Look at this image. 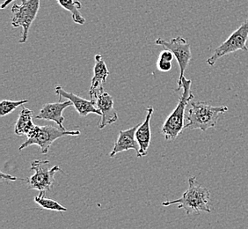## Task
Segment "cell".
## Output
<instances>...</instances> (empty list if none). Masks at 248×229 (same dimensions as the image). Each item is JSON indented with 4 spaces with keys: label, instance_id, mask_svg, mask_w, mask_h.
Wrapping results in <instances>:
<instances>
[{
    "label": "cell",
    "instance_id": "21",
    "mask_svg": "<svg viewBox=\"0 0 248 229\" xmlns=\"http://www.w3.org/2000/svg\"><path fill=\"white\" fill-rule=\"evenodd\" d=\"M0 178L3 180V181H27V178L26 179H21V178H18V177H13L11 175L8 174H5V173H1L0 174Z\"/></svg>",
    "mask_w": 248,
    "mask_h": 229
},
{
    "label": "cell",
    "instance_id": "9",
    "mask_svg": "<svg viewBox=\"0 0 248 229\" xmlns=\"http://www.w3.org/2000/svg\"><path fill=\"white\" fill-rule=\"evenodd\" d=\"M94 101L97 109L100 110L101 113V120L98 124L99 129H104L106 126L117 122L118 114L114 108L113 97L110 96L108 93L102 91L97 96Z\"/></svg>",
    "mask_w": 248,
    "mask_h": 229
},
{
    "label": "cell",
    "instance_id": "16",
    "mask_svg": "<svg viewBox=\"0 0 248 229\" xmlns=\"http://www.w3.org/2000/svg\"><path fill=\"white\" fill-rule=\"evenodd\" d=\"M58 4L62 6L63 9L67 10L71 13L73 21L78 25H84L86 23V19L81 15L79 10L82 8L81 2L78 0H57Z\"/></svg>",
    "mask_w": 248,
    "mask_h": 229
},
{
    "label": "cell",
    "instance_id": "3",
    "mask_svg": "<svg viewBox=\"0 0 248 229\" xmlns=\"http://www.w3.org/2000/svg\"><path fill=\"white\" fill-rule=\"evenodd\" d=\"M191 84L192 82L190 80H186L185 77L183 78L182 83L183 92L178 105L163 124L162 132L167 141L175 140L178 136L182 133V131L185 129V110L188 102L195 98L191 92Z\"/></svg>",
    "mask_w": 248,
    "mask_h": 229
},
{
    "label": "cell",
    "instance_id": "5",
    "mask_svg": "<svg viewBox=\"0 0 248 229\" xmlns=\"http://www.w3.org/2000/svg\"><path fill=\"white\" fill-rule=\"evenodd\" d=\"M41 0H21V4H15L12 7V26L22 29V36L19 43H25L29 38V29L36 18L40 9Z\"/></svg>",
    "mask_w": 248,
    "mask_h": 229
},
{
    "label": "cell",
    "instance_id": "12",
    "mask_svg": "<svg viewBox=\"0 0 248 229\" xmlns=\"http://www.w3.org/2000/svg\"><path fill=\"white\" fill-rule=\"evenodd\" d=\"M139 124L130 129L120 131L119 136L115 142L113 150L110 153V157H115L117 153H122L124 151H129L130 149L135 150L137 155L139 154L140 148H139V143L136 139V131L139 128Z\"/></svg>",
    "mask_w": 248,
    "mask_h": 229
},
{
    "label": "cell",
    "instance_id": "8",
    "mask_svg": "<svg viewBox=\"0 0 248 229\" xmlns=\"http://www.w3.org/2000/svg\"><path fill=\"white\" fill-rule=\"evenodd\" d=\"M155 44L163 46L164 48L167 49L173 53L180 67V77L178 81L176 91L181 90L182 80L185 77L184 73L192 58L190 44L186 42V39L183 38L182 36L172 38L171 41H166L164 39L158 38L155 41Z\"/></svg>",
    "mask_w": 248,
    "mask_h": 229
},
{
    "label": "cell",
    "instance_id": "1",
    "mask_svg": "<svg viewBox=\"0 0 248 229\" xmlns=\"http://www.w3.org/2000/svg\"><path fill=\"white\" fill-rule=\"evenodd\" d=\"M210 192L208 189L200 185L196 181V177L188 179V188L176 200L165 201L163 206L178 205L179 209H184L187 215L199 214L201 212L210 213L211 209L209 206Z\"/></svg>",
    "mask_w": 248,
    "mask_h": 229
},
{
    "label": "cell",
    "instance_id": "4",
    "mask_svg": "<svg viewBox=\"0 0 248 229\" xmlns=\"http://www.w3.org/2000/svg\"><path fill=\"white\" fill-rule=\"evenodd\" d=\"M80 135V131H67L60 129L59 127H54L52 125L37 126L35 125L34 129L27 136L28 139L19 147V150L21 151L30 146L36 145L41 148L43 154H47L51 147V145L57 139L65 136H78Z\"/></svg>",
    "mask_w": 248,
    "mask_h": 229
},
{
    "label": "cell",
    "instance_id": "11",
    "mask_svg": "<svg viewBox=\"0 0 248 229\" xmlns=\"http://www.w3.org/2000/svg\"><path fill=\"white\" fill-rule=\"evenodd\" d=\"M72 105L71 100L66 101H59L55 103H46L43 106L42 110H40L39 114L35 116L36 119L47 120L52 121L58 124L60 129L65 130L62 123L64 121V116L62 115L63 110L68 107Z\"/></svg>",
    "mask_w": 248,
    "mask_h": 229
},
{
    "label": "cell",
    "instance_id": "7",
    "mask_svg": "<svg viewBox=\"0 0 248 229\" xmlns=\"http://www.w3.org/2000/svg\"><path fill=\"white\" fill-rule=\"evenodd\" d=\"M248 20L244 22L236 31H234L225 42L216 49L213 55L207 59V64L213 66L221 57L238 50H248Z\"/></svg>",
    "mask_w": 248,
    "mask_h": 229
},
{
    "label": "cell",
    "instance_id": "15",
    "mask_svg": "<svg viewBox=\"0 0 248 229\" xmlns=\"http://www.w3.org/2000/svg\"><path fill=\"white\" fill-rule=\"evenodd\" d=\"M33 117V111L23 107L15 124V134L18 136H28L35 127Z\"/></svg>",
    "mask_w": 248,
    "mask_h": 229
},
{
    "label": "cell",
    "instance_id": "20",
    "mask_svg": "<svg viewBox=\"0 0 248 229\" xmlns=\"http://www.w3.org/2000/svg\"><path fill=\"white\" fill-rule=\"evenodd\" d=\"M157 67L160 72H170L172 70V62H166L157 59Z\"/></svg>",
    "mask_w": 248,
    "mask_h": 229
},
{
    "label": "cell",
    "instance_id": "17",
    "mask_svg": "<svg viewBox=\"0 0 248 229\" xmlns=\"http://www.w3.org/2000/svg\"><path fill=\"white\" fill-rule=\"evenodd\" d=\"M34 202L45 210L53 211V212H66L67 211V208L60 205L57 201L48 198L45 191H40L38 196L34 197Z\"/></svg>",
    "mask_w": 248,
    "mask_h": 229
},
{
    "label": "cell",
    "instance_id": "10",
    "mask_svg": "<svg viewBox=\"0 0 248 229\" xmlns=\"http://www.w3.org/2000/svg\"><path fill=\"white\" fill-rule=\"evenodd\" d=\"M56 95L59 96V101L62 100V98H65L68 100H71L72 102V106L75 108L77 112L81 116H86L89 114H96L101 116V113L100 110L97 109L96 107L95 101L93 100H88L82 98L80 96L74 95L71 92H66L62 88V86H56L55 88Z\"/></svg>",
    "mask_w": 248,
    "mask_h": 229
},
{
    "label": "cell",
    "instance_id": "2",
    "mask_svg": "<svg viewBox=\"0 0 248 229\" xmlns=\"http://www.w3.org/2000/svg\"><path fill=\"white\" fill-rule=\"evenodd\" d=\"M228 111L226 106H211L203 101H192L186 115L185 129L201 130L206 131L215 128L221 114Z\"/></svg>",
    "mask_w": 248,
    "mask_h": 229
},
{
    "label": "cell",
    "instance_id": "6",
    "mask_svg": "<svg viewBox=\"0 0 248 229\" xmlns=\"http://www.w3.org/2000/svg\"><path fill=\"white\" fill-rule=\"evenodd\" d=\"M48 160H35L31 163V170L34 172L33 176L27 178L29 190L39 191H49L55 182V175L57 172H62L59 166L48 167Z\"/></svg>",
    "mask_w": 248,
    "mask_h": 229
},
{
    "label": "cell",
    "instance_id": "13",
    "mask_svg": "<svg viewBox=\"0 0 248 229\" xmlns=\"http://www.w3.org/2000/svg\"><path fill=\"white\" fill-rule=\"evenodd\" d=\"M153 107H149L146 110V116L142 124H139V128L136 131V139L139 145V153L138 157H143L147 154L149 147L152 140L151 132V119L153 114Z\"/></svg>",
    "mask_w": 248,
    "mask_h": 229
},
{
    "label": "cell",
    "instance_id": "19",
    "mask_svg": "<svg viewBox=\"0 0 248 229\" xmlns=\"http://www.w3.org/2000/svg\"><path fill=\"white\" fill-rule=\"evenodd\" d=\"M173 58H174L173 53L167 49H165L164 50H162L161 52L159 53V56H158V60H162L166 62H172Z\"/></svg>",
    "mask_w": 248,
    "mask_h": 229
},
{
    "label": "cell",
    "instance_id": "18",
    "mask_svg": "<svg viewBox=\"0 0 248 229\" xmlns=\"http://www.w3.org/2000/svg\"><path fill=\"white\" fill-rule=\"evenodd\" d=\"M28 102H29V100H3L0 103V115L5 116V115L11 114L17 108H19L20 106H23Z\"/></svg>",
    "mask_w": 248,
    "mask_h": 229
},
{
    "label": "cell",
    "instance_id": "22",
    "mask_svg": "<svg viewBox=\"0 0 248 229\" xmlns=\"http://www.w3.org/2000/svg\"><path fill=\"white\" fill-rule=\"evenodd\" d=\"M14 1H15V0H5V2L1 5V9H5L11 3H13Z\"/></svg>",
    "mask_w": 248,
    "mask_h": 229
},
{
    "label": "cell",
    "instance_id": "14",
    "mask_svg": "<svg viewBox=\"0 0 248 229\" xmlns=\"http://www.w3.org/2000/svg\"><path fill=\"white\" fill-rule=\"evenodd\" d=\"M93 78L92 80L90 89H100L104 88L103 85L107 82V79L109 75L108 69L107 67L103 57L100 54L95 56V65L93 67Z\"/></svg>",
    "mask_w": 248,
    "mask_h": 229
}]
</instances>
